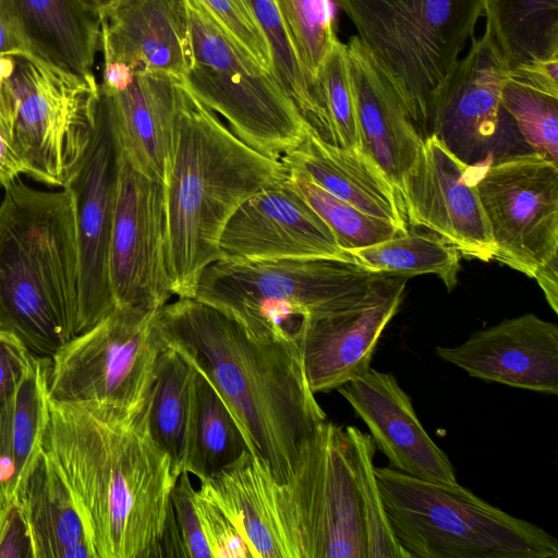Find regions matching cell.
<instances>
[{"label":"cell","mask_w":558,"mask_h":558,"mask_svg":"<svg viewBox=\"0 0 558 558\" xmlns=\"http://www.w3.org/2000/svg\"><path fill=\"white\" fill-rule=\"evenodd\" d=\"M41 450L65 484L96 558H162L179 530L171 495L180 476L140 408L48 400Z\"/></svg>","instance_id":"cell-1"},{"label":"cell","mask_w":558,"mask_h":558,"mask_svg":"<svg viewBox=\"0 0 558 558\" xmlns=\"http://www.w3.org/2000/svg\"><path fill=\"white\" fill-rule=\"evenodd\" d=\"M166 345L203 373L235 418L248 448L287 482L327 415L312 391L295 336H256L193 298L160 311Z\"/></svg>","instance_id":"cell-2"},{"label":"cell","mask_w":558,"mask_h":558,"mask_svg":"<svg viewBox=\"0 0 558 558\" xmlns=\"http://www.w3.org/2000/svg\"><path fill=\"white\" fill-rule=\"evenodd\" d=\"M287 175L281 160L243 143L184 86L162 182L173 296L193 298L202 272L222 257L220 238L235 210Z\"/></svg>","instance_id":"cell-3"},{"label":"cell","mask_w":558,"mask_h":558,"mask_svg":"<svg viewBox=\"0 0 558 558\" xmlns=\"http://www.w3.org/2000/svg\"><path fill=\"white\" fill-rule=\"evenodd\" d=\"M0 202V329L50 357L76 336L78 259L74 199L21 177Z\"/></svg>","instance_id":"cell-4"},{"label":"cell","mask_w":558,"mask_h":558,"mask_svg":"<svg viewBox=\"0 0 558 558\" xmlns=\"http://www.w3.org/2000/svg\"><path fill=\"white\" fill-rule=\"evenodd\" d=\"M399 94L423 138L436 97L488 0H335Z\"/></svg>","instance_id":"cell-5"},{"label":"cell","mask_w":558,"mask_h":558,"mask_svg":"<svg viewBox=\"0 0 558 558\" xmlns=\"http://www.w3.org/2000/svg\"><path fill=\"white\" fill-rule=\"evenodd\" d=\"M389 525L410 558H557L558 541L457 483L374 469Z\"/></svg>","instance_id":"cell-6"},{"label":"cell","mask_w":558,"mask_h":558,"mask_svg":"<svg viewBox=\"0 0 558 558\" xmlns=\"http://www.w3.org/2000/svg\"><path fill=\"white\" fill-rule=\"evenodd\" d=\"M386 275L338 258L221 257L202 272L193 299L256 336H294L302 322L357 304Z\"/></svg>","instance_id":"cell-7"},{"label":"cell","mask_w":558,"mask_h":558,"mask_svg":"<svg viewBox=\"0 0 558 558\" xmlns=\"http://www.w3.org/2000/svg\"><path fill=\"white\" fill-rule=\"evenodd\" d=\"M192 64L182 80L206 108L220 114L251 148L280 160L311 132L274 71L245 53L201 0H184Z\"/></svg>","instance_id":"cell-8"},{"label":"cell","mask_w":558,"mask_h":558,"mask_svg":"<svg viewBox=\"0 0 558 558\" xmlns=\"http://www.w3.org/2000/svg\"><path fill=\"white\" fill-rule=\"evenodd\" d=\"M161 308L116 306L93 327L68 340L50 356L49 398L120 410L142 407L167 347Z\"/></svg>","instance_id":"cell-9"},{"label":"cell","mask_w":558,"mask_h":558,"mask_svg":"<svg viewBox=\"0 0 558 558\" xmlns=\"http://www.w3.org/2000/svg\"><path fill=\"white\" fill-rule=\"evenodd\" d=\"M10 83L16 105L11 141L26 175L63 189L93 140L99 84L26 57L15 58Z\"/></svg>","instance_id":"cell-10"},{"label":"cell","mask_w":558,"mask_h":558,"mask_svg":"<svg viewBox=\"0 0 558 558\" xmlns=\"http://www.w3.org/2000/svg\"><path fill=\"white\" fill-rule=\"evenodd\" d=\"M301 558H366L347 432L325 421L283 483Z\"/></svg>","instance_id":"cell-11"},{"label":"cell","mask_w":558,"mask_h":558,"mask_svg":"<svg viewBox=\"0 0 558 558\" xmlns=\"http://www.w3.org/2000/svg\"><path fill=\"white\" fill-rule=\"evenodd\" d=\"M494 259L533 278L558 256V163L535 151L473 166Z\"/></svg>","instance_id":"cell-12"},{"label":"cell","mask_w":558,"mask_h":558,"mask_svg":"<svg viewBox=\"0 0 558 558\" xmlns=\"http://www.w3.org/2000/svg\"><path fill=\"white\" fill-rule=\"evenodd\" d=\"M108 274L116 306L161 308L173 296L163 184L120 153Z\"/></svg>","instance_id":"cell-13"},{"label":"cell","mask_w":558,"mask_h":558,"mask_svg":"<svg viewBox=\"0 0 558 558\" xmlns=\"http://www.w3.org/2000/svg\"><path fill=\"white\" fill-rule=\"evenodd\" d=\"M407 221L432 230L469 259L490 262L495 244L475 185L473 167L435 135L423 138L399 192Z\"/></svg>","instance_id":"cell-14"},{"label":"cell","mask_w":558,"mask_h":558,"mask_svg":"<svg viewBox=\"0 0 558 558\" xmlns=\"http://www.w3.org/2000/svg\"><path fill=\"white\" fill-rule=\"evenodd\" d=\"M119 151L108 120L97 105L90 145L65 184L74 199L78 259V322L76 336L114 307L108 259L118 178Z\"/></svg>","instance_id":"cell-15"},{"label":"cell","mask_w":558,"mask_h":558,"mask_svg":"<svg viewBox=\"0 0 558 558\" xmlns=\"http://www.w3.org/2000/svg\"><path fill=\"white\" fill-rule=\"evenodd\" d=\"M509 71L492 37H472L469 52L459 60L438 93L432 134L468 166L493 159L495 141L513 122L501 104Z\"/></svg>","instance_id":"cell-16"},{"label":"cell","mask_w":558,"mask_h":558,"mask_svg":"<svg viewBox=\"0 0 558 558\" xmlns=\"http://www.w3.org/2000/svg\"><path fill=\"white\" fill-rule=\"evenodd\" d=\"M407 279L386 275L354 306L302 322L294 336L314 393L338 389L371 368L378 340L402 303Z\"/></svg>","instance_id":"cell-17"},{"label":"cell","mask_w":558,"mask_h":558,"mask_svg":"<svg viewBox=\"0 0 558 558\" xmlns=\"http://www.w3.org/2000/svg\"><path fill=\"white\" fill-rule=\"evenodd\" d=\"M219 246L222 257L229 258L355 262L288 178L247 198L227 222Z\"/></svg>","instance_id":"cell-18"},{"label":"cell","mask_w":558,"mask_h":558,"mask_svg":"<svg viewBox=\"0 0 558 558\" xmlns=\"http://www.w3.org/2000/svg\"><path fill=\"white\" fill-rule=\"evenodd\" d=\"M442 361L470 376L558 395V326L535 314L504 319L457 347H436Z\"/></svg>","instance_id":"cell-19"},{"label":"cell","mask_w":558,"mask_h":558,"mask_svg":"<svg viewBox=\"0 0 558 558\" xmlns=\"http://www.w3.org/2000/svg\"><path fill=\"white\" fill-rule=\"evenodd\" d=\"M337 390L368 427L389 466L427 481L457 483L451 461L429 437L392 374L371 367Z\"/></svg>","instance_id":"cell-20"},{"label":"cell","mask_w":558,"mask_h":558,"mask_svg":"<svg viewBox=\"0 0 558 558\" xmlns=\"http://www.w3.org/2000/svg\"><path fill=\"white\" fill-rule=\"evenodd\" d=\"M199 482L197 492L228 515L253 558H301L284 484L257 456L246 450Z\"/></svg>","instance_id":"cell-21"},{"label":"cell","mask_w":558,"mask_h":558,"mask_svg":"<svg viewBox=\"0 0 558 558\" xmlns=\"http://www.w3.org/2000/svg\"><path fill=\"white\" fill-rule=\"evenodd\" d=\"M184 86L168 74L137 72L122 90L98 87L119 153L140 172L163 182Z\"/></svg>","instance_id":"cell-22"},{"label":"cell","mask_w":558,"mask_h":558,"mask_svg":"<svg viewBox=\"0 0 558 558\" xmlns=\"http://www.w3.org/2000/svg\"><path fill=\"white\" fill-rule=\"evenodd\" d=\"M99 16L105 63L183 80L192 64L184 0H121Z\"/></svg>","instance_id":"cell-23"},{"label":"cell","mask_w":558,"mask_h":558,"mask_svg":"<svg viewBox=\"0 0 558 558\" xmlns=\"http://www.w3.org/2000/svg\"><path fill=\"white\" fill-rule=\"evenodd\" d=\"M363 149L400 192L423 137L391 82L356 35L345 44Z\"/></svg>","instance_id":"cell-24"},{"label":"cell","mask_w":558,"mask_h":558,"mask_svg":"<svg viewBox=\"0 0 558 558\" xmlns=\"http://www.w3.org/2000/svg\"><path fill=\"white\" fill-rule=\"evenodd\" d=\"M10 13L27 57L77 78L96 81L100 50L99 12L81 0H0Z\"/></svg>","instance_id":"cell-25"},{"label":"cell","mask_w":558,"mask_h":558,"mask_svg":"<svg viewBox=\"0 0 558 558\" xmlns=\"http://www.w3.org/2000/svg\"><path fill=\"white\" fill-rule=\"evenodd\" d=\"M280 160L337 198L393 225L402 233L409 231L396 186L364 149L350 150L328 144L311 130Z\"/></svg>","instance_id":"cell-26"},{"label":"cell","mask_w":558,"mask_h":558,"mask_svg":"<svg viewBox=\"0 0 558 558\" xmlns=\"http://www.w3.org/2000/svg\"><path fill=\"white\" fill-rule=\"evenodd\" d=\"M49 368L50 357L33 354L15 391L0 405V507L16 498L41 453Z\"/></svg>","instance_id":"cell-27"},{"label":"cell","mask_w":558,"mask_h":558,"mask_svg":"<svg viewBox=\"0 0 558 558\" xmlns=\"http://www.w3.org/2000/svg\"><path fill=\"white\" fill-rule=\"evenodd\" d=\"M16 498L35 558H96L75 504L43 450Z\"/></svg>","instance_id":"cell-28"},{"label":"cell","mask_w":558,"mask_h":558,"mask_svg":"<svg viewBox=\"0 0 558 558\" xmlns=\"http://www.w3.org/2000/svg\"><path fill=\"white\" fill-rule=\"evenodd\" d=\"M196 413V371L167 345L159 355L149 393V427L179 474L190 470Z\"/></svg>","instance_id":"cell-29"},{"label":"cell","mask_w":558,"mask_h":558,"mask_svg":"<svg viewBox=\"0 0 558 558\" xmlns=\"http://www.w3.org/2000/svg\"><path fill=\"white\" fill-rule=\"evenodd\" d=\"M485 17L509 69L558 58V0H488Z\"/></svg>","instance_id":"cell-30"},{"label":"cell","mask_w":558,"mask_h":558,"mask_svg":"<svg viewBox=\"0 0 558 558\" xmlns=\"http://www.w3.org/2000/svg\"><path fill=\"white\" fill-rule=\"evenodd\" d=\"M348 253L373 272L407 278L433 274L449 291L458 283L461 254L437 234L408 231Z\"/></svg>","instance_id":"cell-31"},{"label":"cell","mask_w":558,"mask_h":558,"mask_svg":"<svg viewBox=\"0 0 558 558\" xmlns=\"http://www.w3.org/2000/svg\"><path fill=\"white\" fill-rule=\"evenodd\" d=\"M195 371L197 413L189 474L201 481L233 463L248 448L221 396L203 373Z\"/></svg>","instance_id":"cell-32"},{"label":"cell","mask_w":558,"mask_h":558,"mask_svg":"<svg viewBox=\"0 0 558 558\" xmlns=\"http://www.w3.org/2000/svg\"><path fill=\"white\" fill-rule=\"evenodd\" d=\"M323 114L322 141L350 150H362L356 105L352 88L347 46L340 39L325 58L317 75Z\"/></svg>","instance_id":"cell-33"},{"label":"cell","mask_w":558,"mask_h":558,"mask_svg":"<svg viewBox=\"0 0 558 558\" xmlns=\"http://www.w3.org/2000/svg\"><path fill=\"white\" fill-rule=\"evenodd\" d=\"M501 104L533 150L558 162V93L509 69Z\"/></svg>","instance_id":"cell-34"},{"label":"cell","mask_w":558,"mask_h":558,"mask_svg":"<svg viewBox=\"0 0 558 558\" xmlns=\"http://www.w3.org/2000/svg\"><path fill=\"white\" fill-rule=\"evenodd\" d=\"M366 538V558H410L389 525L375 476V444L355 426L345 428Z\"/></svg>","instance_id":"cell-35"},{"label":"cell","mask_w":558,"mask_h":558,"mask_svg":"<svg viewBox=\"0 0 558 558\" xmlns=\"http://www.w3.org/2000/svg\"><path fill=\"white\" fill-rule=\"evenodd\" d=\"M287 171L291 186L326 222L343 251L366 247L404 234L393 225L331 195L300 171L289 168Z\"/></svg>","instance_id":"cell-36"},{"label":"cell","mask_w":558,"mask_h":558,"mask_svg":"<svg viewBox=\"0 0 558 558\" xmlns=\"http://www.w3.org/2000/svg\"><path fill=\"white\" fill-rule=\"evenodd\" d=\"M267 38L272 71L290 94L311 130L318 135L323 116L316 86L306 75L274 0H252Z\"/></svg>","instance_id":"cell-37"},{"label":"cell","mask_w":558,"mask_h":558,"mask_svg":"<svg viewBox=\"0 0 558 558\" xmlns=\"http://www.w3.org/2000/svg\"><path fill=\"white\" fill-rule=\"evenodd\" d=\"M274 1L306 75L317 88L319 69L339 40L331 1Z\"/></svg>","instance_id":"cell-38"},{"label":"cell","mask_w":558,"mask_h":558,"mask_svg":"<svg viewBox=\"0 0 558 558\" xmlns=\"http://www.w3.org/2000/svg\"><path fill=\"white\" fill-rule=\"evenodd\" d=\"M218 24L256 63L272 71L271 51L252 0H201Z\"/></svg>","instance_id":"cell-39"},{"label":"cell","mask_w":558,"mask_h":558,"mask_svg":"<svg viewBox=\"0 0 558 558\" xmlns=\"http://www.w3.org/2000/svg\"><path fill=\"white\" fill-rule=\"evenodd\" d=\"M195 505L213 558H253L235 525L216 504L195 490Z\"/></svg>","instance_id":"cell-40"},{"label":"cell","mask_w":558,"mask_h":558,"mask_svg":"<svg viewBox=\"0 0 558 558\" xmlns=\"http://www.w3.org/2000/svg\"><path fill=\"white\" fill-rule=\"evenodd\" d=\"M184 557L213 558L195 505V489L187 472L180 474L171 495Z\"/></svg>","instance_id":"cell-41"},{"label":"cell","mask_w":558,"mask_h":558,"mask_svg":"<svg viewBox=\"0 0 558 558\" xmlns=\"http://www.w3.org/2000/svg\"><path fill=\"white\" fill-rule=\"evenodd\" d=\"M0 558H35L28 524L17 498L0 507Z\"/></svg>","instance_id":"cell-42"},{"label":"cell","mask_w":558,"mask_h":558,"mask_svg":"<svg viewBox=\"0 0 558 558\" xmlns=\"http://www.w3.org/2000/svg\"><path fill=\"white\" fill-rule=\"evenodd\" d=\"M33 353L12 332L0 329V405L15 391Z\"/></svg>","instance_id":"cell-43"},{"label":"cell","mask_w":558,"mask_h":558,"mask_svg":"<svg viewBox=\"0 0 558 558\" xmlns=\"http://www.w3.org/2000/svg\"><path fill=\"white\" fill-rule=\"evenodd\" d=\"M21 175H26L25 165L11 140L0 130V186Z\"/></svg>","instance_id":"cell-44"},{"label":"cell","mask_w":558,"mask_h":558,"mask_svg":"<svg viewBox=\"0 0 558 558\" xmlns=\"http://www.w3.org/2000/svg\"><path fill=\"white\" fill-rule=\"evenodd\" d=\"M0 56L27 57L23 40L10 13L0 2Z\"/></svg>","instance_id":"cell-45"},{"label":"cell","mask_w":558,"mask_h":558,"mask_svg":"<svg viewBox=\"0 0 558 558\" xmlns=\"http://www.w3.org/2000/svg\"><path fill=\"white\" fill-rule=\"evenodd\" d=\"M533 278L542 288L551 310L558 313V256L538 267Z\"/></svg>","instance_id":"cell-46"},{"label":"cell","mask_w":558,"mask_h":558,"mask_svg":"<svg viewBox=\"0 0 558 558\" xmlns=\"http://www.w3.org/2000/svg\"><path fill=\"white\" fill-rule=\"evenodd\" d=\"M15 69V58L0 56V89L8 85Z\"/></svg>","instance_id":"cell-47"},{"label":"cell","mask_w":558,"mask_h":558,"mask_svg":"<svg viewBox=\"0 0 558 558\" xmlns=\"http://www.w3.org/2000/svg\"><path fill=\"white\" fill-rule=\"evenodd\" d=\"M81 1L88 8L93 9L97 12H100L121 0H81Z\"/></svg>","instance_id":"cell-48"}]
</instances>
